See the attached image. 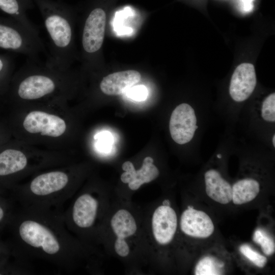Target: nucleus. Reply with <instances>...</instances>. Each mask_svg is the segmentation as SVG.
<instances>
[{
    "mask_svg": "<svg viewBox=\"0 0 275 275\" xmlns=\"http://www.w3.org/2000/svg\"><path fill=\"white\" fill-rule=\"evenodd\" d=\"M153 159L147 156L144 158L142 167L136 170L133 163L129 161L124 162L122 168L124 172L121 175V180L128 183L132 190L138 189L142 185L149 183L158 177L159 172L153 164Z\"/></svg>",
    "mask_w": 275,
    "mask_h": 275,
    "instance_id": "11",
    "label": "nucleus"
},
{
    "mask_svg": "<svg viewBox=\"0 0 275 275\" xmlns=\"http://www.w3.org/2000/svg\"><path fill=\"white\" fill-rule=\"evenodd\" d=\"M256 84L254 65L251 63H242L236 68L232 75L229 86L230 96L235 101H243L252 94Z\"/></svg>",
    "mask_w": 275,
    "mask_h": 275,
    "instance_id": "9",
    "label": "nucleus"
},
{
    "mask_svg": "<svg viewBox=\"0 0 275 275\" xmlns=\"http://www.w3.org/2000/svg\"><path fill=\"white\" fill-rule=\"evenodd\" d=\"M106 14L101 8L91 10L84 22L81 36L85 53L93 54L101 48L104 38Z\"/></svg>",
    "mask_w": 275,
    "mask_h": 275,
    "instance_id": "6",
    "label": "nucleus"
},
{
    "mask_svg": "<svg viewBox=\"0 0 275 275\" xmlns=\"http://www.w3.org/2000/svg\"><path fill=\"white\" fill-rule=\"evenodd\" d=\"M42 16L49 38V65L65 71L73 57L71 11L62 0H33Z\"/></svg>",
    "mask_w": 275,
    "mask_h": 275,
    "instance_id": "1",
    "label": "nucleus"
},
{
    "mask_svg": "<svg viewBox=\"0 0 275 275\" xmlns=\"http://www.w3.org/2000/svg\"><path fill=\"white\" fill-rule=\"evenodd\" d=\"M23 126L30 133H40L54 138L62 135L66 128L64 120L60 117L38 111L31 112L26 116Z\"/></svg>",
    "mask_w": 275,
    "mask_h": 275,
    "instance_id": "7",
    "label": "nucleus"
},
{
    "mask_svg": "<svg viewBox=\"0 0 275 275\" xmlns=\"http://www.w3.org/2000/svg\"><path fill=\"white\" fill-rule=\"evenodd\" d=\"M98 205L97 200L89 194L79 196L72 207V217L74 223L80 228L91 227L97 216Z\"/></svg>",
    "mask_w": 275,
    "mask_h": 275,
    "instance_id": "13",
    "label": "nucleus"
},
{
    "mask_svg": "<svg viewBox=\"0 0 275 275\" xmlns=\"http://www.w3.org/2000/svg\"><path fill=\"white\" fill-rule=\"evenodd\" d=\"M178 225L175 211L168 206L160 205L153 213L151 219L152 234L160 245H167L173 240Z\"/></svg>",
    "mask_w": 275,
    "mask_h": 275,
    "instance_id": "8",
    "label": "nucleus"
},
{
    "mask_svg": "<svg viewBox=\"0 0 275 275\" xmlns=\"http://www.w3.org/2000/svg\"><path fill=\"white\" fill-rule=\"evenodd\" d=\"M97 139V147L102 152H108L111 151L113 143L112 134L108 131H103L97 134L95 138Z\"/></svg>",
    "mask_w": 275,
    "mask_h": 275,
    "instance_id": "23",
    "label": "nucleus"
},
{
    "mask_svg": "<svg viewBox=\"0 0 275 275\" xmlns=\"http://www.w3.org/2000/svg\"><path fill=\"white\" fill-rule=\"evenodd\" d=\"M68 182L67 175L60 171L50 172L35 178L30 184L31 192L37 196H47L62 190Z\"/></svg>",
    "mask_w": 275,
    "mask_h": 275,
    "instance_id": "14",
    "label": "nucleus"
},
{
    "mask_svg": "<svg viewBox=\"0 0 275 275\" xmlns=\"http://www.w3.org/2000/svg\"><path fill=\"white\" fill-rule=\"evenodd\" d=\"M141 78L140 73L134 70L114 72L102 78L100 89L107 95H120L138 83Z\"/></svg>",
    "mask_w": 275,
    "mask_h": 275,
    "instance_id": "12",
    "label": "nucleus"
},
{
    "mask_svg": "<svg viewBox=\"0 0 275 275\" xmlns=\"http://www.w3.org/2000/svg\"><path fill=\"white\" fill-rule=\"evenodd\" d=\"M112 229L117 238L125 239L133 235L137 230V224L132 214L127 210H117L111 219Z\"/></svg>",
    "mask_w": 275,
    "mask_h": 275,
    "instance_id": "16",
    "label": "nucleus"
},
{
    "mask_svg": "<svg viewBox=\"0 0 275 275\" xmlns=\"http://www.w3.org/2000/svg\"><path fill=\"white\" fill-rule=\"evenodd\" d=\"M182 232L190 237L205 238L214 232L212 219L205 212L188 206L182 213L180 221Z\"/></svg>",
    "mask_w": 275,
    "mask_h": 275,
    "instance_id": "10",
    "label": "nucleus"
},
{
    "mask_svg": "<svg viewBox=\"0 0 275 275\" xmlns=\"http://www.w3.org/2000/svg\"><path fill=\"white\" fill-rule=\"evenodd\" d=\"M207 195L214 201L227 204L232 201V186L214 169L207 171L204 174Z\"/></svg>",
    "mask_w": 275,
    "mask_h": 275,
    "instance_id": "15",
    "label": "nucleus"
},
{
    "mask_svg": "<svg viewBox=\"0 0 275 275\" xmlns=\"http://www.w3.org/2000/svg\"><path fill=\"white\" fill-rule=\"evenodd\" d=\"M0 48L21 53L28 58L39 61L45 52L40 37L29 32L16 20L0 18Z\"/></svg>",
    "mask_w": 275,
    "mask_h": 275,
    "instance_id": "3",
    "label": "nucleus"
},
{
    "mask_svg": "<svg viewBox=\"0 0 275 275\" xmlns=\"http://www.w3.org/2000/svg\"><path fill=\"white\" fill-rule=\"evenodd\" d=\"M253 240L260 245L262 251L266 255L270 256L274 253V241L263 230H256L253 234Z\"/></svg>",
    "mask_w": 275,
    "mask_h": 275,
    "instance_id": "20",
    "label": "nucleus"
},
{
    "mask_svg": "<svg viewBox=\"0 0 275 275\" xmlns=\"http://www.w3.org/2000/svg\"><path fill=\"white\" fill-rule=\"evenodd\" d=\"M254 0H239L240 2V9L245 13L250 12L253 9V2Z\"/></svg>",
    "mask_w": 275,
    "mask_h": 275,
    "instance_id": "27",
    "label": "nucleus"
},
{
    "mask_svg": "<svg viewBox=\"0 0 275 275\" xmlns=\"http://www.w3.org/2000/svg\"><path fill=\"white\" fill-rule=\"evenodd\" d=\"M127 96L130 99L141 101L146 99L148 96V90L143 85L132 87L126 91Z\"/></svg>",
    "mask_w": 275,
    "mask_h": 275,
    "instance_id": "24",
    "label": "nucleus"
},
{
    "mask_svg": "<svg viewBox=\"0 0 275 275\" xmlns=\"http://www.w3.org/2000/svg\"><path fill=\"white\" fill-rule=\"evenodd\" d=\"M18 233L24 243L48 256L55 257L61 252L62 246L58 237L50 228L38 220L23 221L19 226Z\"/></svg>",
    "mask_w": 275,
    "mask_h": 275,
    "instance_id": "4",
    "label": "nucleus"
},
{
    "mask_svg": "<svg viewBox=\"0 0 275 275\" xmlns=\"http://www.w3.org/2000/svg\"><path fill=\"white\" fill-rule=\"evenodd\" d=\"M13 64V61L10 57L0 55V77L7 74Z\"/></svg>",
    "mask_w": 275,
    "mask_h": 275,
    "instance_id": "26",
    "label": "nucleus"
},
{
    "mask_svg": "<svg viewBox=\"0 0 275 275\" xmlns=\"http://www.w3.org/2000/svg\"><path fill=\"white\" fill-rule=\"evenodd\" d=\"M198 128L194 109L185 103L177 106L172 113L169 122L170 134L173 141L180 145L188 143Z\"/></svg>",
    "mask_w": 275,
    "mask_h": 275,
    "instance_id": "5",
    "label": "nucleus"
},
{
    "mask_svg": "<svg viewBox=\"0 0 275 275\" xmlns=\"http://www.w3.org/2000/svg\"><path fill=\"white\" fill-rule=\"evenodd\" d=\"M217 157L218 158H221L222 157L221 154H217Z\"/></svg>",
    "mask_w": 275,
    "mask_h": 275,
    "instance_id": "31",
    "label": "nucleus"
},
{
    "mask_svg": "<svg viewBox=\"0 0 275 275\" xmlns=\"http://www.w3.org/2000/svg\"><path fill=\"white\" fill-rule=\"evenodd\" d=\"M24 64L16 89L18 96L23 100H37L56 92L58 79L66 71L29 58Z\"/></svg>",
    "mask_w": 275,
    "mask_h": 275,
    "instance_id": "2",
    "label": "nucleus"
},
{
    "mask_svg": "<svg viewBox=\"0 0 275 275\" xmlns=\"http://www.w3.org/2000/svg\"><path fill=\"white\" fill-rule=\"evenodd\" d=\"M272 143L274 147H275V134H273L272 138Z\"/></svg>",
    "mask_w": 275,
    "mask_h": 275,
    "instance_id": "30",
    "label": "nucleus"
},
{
    "mask_svg": "<svg viewBox=\"0 0 275 275\" xmlns=\"http://www.w3.org/2000/svg\"><path fill=\"white\" fill-rule=\"evenodd\" d=\"M28 163L26 156L15 149H7L0 153V176L12 174L22 170Z\"/></svg>",
    "mask_w": 275,
    "mask_h": 275,
    "instance_id": "18",
    "label": "nucleus"
},
{
    "mask_svg": "<svg viewBox=\"0 0 275 275\" xmlns=\"http://www.w3.org/2000/svg\"><path fill=\"white\" fill-rule=\"evenodd\" d=\"M4 211L3 209V208L0 206V222L3 220L4 217Z\"/></svg>",
    "mask_w": 275,
    "mask_h": 275,
    "instance_id": "28",
    "label": "nucleus"
},
{
    "mask_svg": "<svg viewBox=\"0 0 275 275\" xmlns=\"http://www.w3.org/2000/svg\"><path fill=\"white\" fill-rule=\"evenodd\" d=\"M239 251L244 256L258 267H264L267 262L266 257L255 251L247 244L241 245Z\"/></svg>",
    "mask_w": 275,
    "mask_h": 275,
    "instance_id": "22",
    "label": "nucleus"
},
{
    "mask_svg": "<svg viewBox=\"0 0 275 275\" xmlns=\"http://www.w3.org/2000/svg\"><path fill=\"white\" fill-rule=\"evenodd\" d=\"M114 250L120 257H127L130 252L129 246L125 239L116 238L114 243Z\"/></svg>",
    "mask_w": 275,
    "mask_h": 275,
    "instance_id": "25",
    "label": "nucleus"
},
{
    "mask_svg": "<svg viewBox=\"0 0 275 275\" xmlns=\"http://www.w3.org/2000/svg\"><path fill=\"white\" fill-rule=\"evenodd\" d=\"M232 190L233 203L241 205L252 201L257 196L260 191V184L254 179H243L236 182Z\"/></svg>",
    "mask_w": 275,
    "mask_h": 275,
    "instance_id": "17",
    "label": "nucleus"
},
{
    "mask_svg": "<svg viewBox=\"0 0 275 275\" xmlns=\"http://www.w3.org/2000/svg\"><path fill=\"white\" fill-rule=\"evenodd\" d=\"M162 205L164 206H171V203L169 200L165 199L162 201Z\"/></svg>",
    "mask_w": 275,
    "mask_h": 275,
    "instance_id": "29",
    "label": "nucleus"
},
{
    "mask_svg": "<svg viewBox=\"0 0 275 275\" xmlns=\"http://www.w3.org/2000/svg\"><path fill=\"white\" fill-rule=\"evenodd\" d=\"M224 263L218 259L210 256L201 258L195 268L196 275H219L224 272Z\"/></svg>",
    "mask_w": 275,
    "mask_h": 275,
    "instance_id": "19",
    "label": "nucleus"
},
{
    "mask_svg": "<svg viewBox=\"0 0 275 275\" xmlns=\"http://www.w3.org/2000/svg\"><path fill=\"white\" fill-rule=\"evenodd\" d=\"M261 116L264 120L275 122V93L267 96L262 102Z\"/></svg>",
    "mask_w": 275,
    "mask_h": 275,
    "instance_id": "21",
    "label": "nucleus"
}]
</instances>
